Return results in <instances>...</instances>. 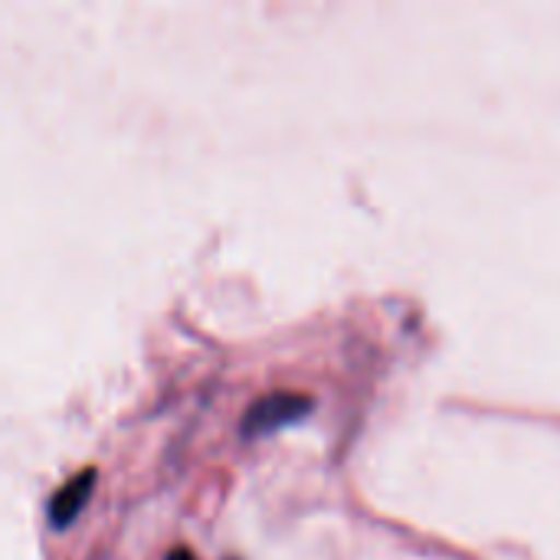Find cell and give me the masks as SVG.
<instances>
[{"instance_id":"cell-1","label":"cell","mask_w":560,"mask_h":560,"mask_svg":"<svg viewBox=\"0 0 560 560\" xmlns=\"http://www.w3.org/2000/svg\"><path fill=\"white\" fill-rule=\"evenodd\" d=\"M312 410V400L302 394H289V390H276L262 400H256L246 417H243V436H266L276 433L289 423H299L305 413Z\"/></svg>"},{"instance_id":"cell-2","label":"cell","mask_w":560,"mask_h":560,"mask_svg":"<svg viewBox=\"0 0 560 560\" xmlns=\"http://www.w3.org/2000/svg\"><path fill=\"white\" fill-rule=\"evenodd\" d=\"M92 489H95V469H85V472H79L75 479H69V482L52 495V502H49V525H52V528H69L72 518L85 509Z\"/></svg>"}]
</instances>
